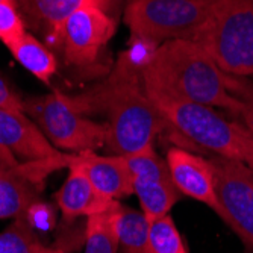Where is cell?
Returning a JSON list of instances; mask_svg holds the SVG:
<instances>
[{"mask_svg":"<svg viewBox=\"0 0 253 253\" xmlns=\"http://www.w3.org/2000/svg\"><path fill=\"white\" fill-rule=\"evenodd\" d=\"M0 108L23 111V99L17 93V89L6 82L5 78L0 76Z\"/></svg>","mask_w":253,"mask_h":253,"instance_id":"obj_24","label":"cell"},{"mask_svg":"<svg viewBox=\"0 0 253 253\" xmlns=\"http://www.w3.org/2000/svg\"><path fill=\"white\" fill-rule=\"evenodd\" d=\"M62 218L72 223L79 217H89L108 210L116 202L99 193L88 177L78 169H68V176L56 193Z\"/></svg>","mask_w":253,"mask_h":253,"instance_id":"obj_14","label":"cell"},{"mask_svg":"<svg viewBox=\"0 0 253 253\" xmlns=\"http://www.w3.org/2000/svg\"><path fill=\"white\" fill-rule=\"evenodd\" d=\"M144 89L176 99L226 109L235 117L240 100L229 91L224 72L200 45L190 40H167L141 75Z\"/></svg>","mask_w":253,"mask_h":253,"instance_id":"obj_1","label":"cell"},{"mask_svg":"<svg viewBox=\"0 0 253 253\" xmlns=\"http://www.w3.org/2000/svg\"><path fill=\"white\" fill-rule=\"evenodd\" d=\"M120 202L116 200L108 210L86 217L85 253H117L119 234L117 215Z\"/></svg>","mask_w":253,"mask_h":253,"instance_id":"obj_16","label":"cell"},{"mask_svg":"<svg viewBox=\"0 0 253 253\" xmlns=\"http://www.w3.org/2000/svg\"><path fill=\"white\" fill-rule=\"evenodd\" d=\"M149 253H187V247L170 214L150 220Z\"/></svg>","mask_w":253,"mask_h":253,"instance_id":"obj_21","label":"cell"},{"mask_svg":"<svg viewBox=\"0 0 253 253\" xmlns=\"http://www.w3.org/2000/svg\"><path fill=\"white\" fill-rule=\"evenodd\" d=\"M150 220L143 211L120 203L117 215V234L120 253H149Z\"/></svg>","mask_w":253,"mask_h":253,"instance_id":"obj_18","label":"cell"},{"mask_svg":"<svg viewBox=\"0 0 253 253\" xmlns=\"http://www.w3.org/2000/svg\"><path fill=\"white\" fill-rule=\"evenodd\" d=\"M42 182L37 180L26 164L11 152L0 149V218H17L26 215L28 210L38 202Z\"/></svg>","mask_w":253,"mask_h":253,"instance_id":"obj_10","label":"cell"},{"mask_svg":"<svg viewBox=\"0 0 253 253\" xmlns=\"http://www.w3.org/2000/svg\"><path fill=\"white\" fill-rule=\"evenodd\" d=\"M132 179L143 180H171L167 161L161 158L153 147H149L140 153L123 156Z\"/></svg>","mask_w":253,"mask_h":253,"instance_id":"obj_20","label":"cell"},{"mask_svg":"<svg viewBox=\"0 0 253 253\" xmlns=\"http://www.w3.org/2000/svg\"><path fill=\"white\" fill-rule=\"evenodd\" d=\"M132 187L149 220L167 215L180 197V191L171 180L132 179Z\"/></svg>","mask_w":253,"mask_h":253,"instance_id":"obj_17","label":"cell"},{"mask_svg":"<svg viewBox=\"0 0 253 253\" xmlns=\"http://www.w3.org/2000/svg\"><path fill=\"white\" fill-rule=\"evenodd\" d=\"M67 99L82 116L106 111L105 146L111 155L129 156L153 147L155 136L170 126L146 94L141 81H116L108 76L96 88Z\"/></svg>","mask_w":253,"mask_h":253,"instance_id":"obj_2","label":"cell"},{"mask_svg":"<svg viewBox=\"0 0 253 253\" xmlns=\"http://www.w3.org/2000/svg\"><path fill=\"white\" fill-rule=\"evenodd\" d=\"M11 55L31 72L37 79L49 84L52 76L58 70V62L55 53L41 42L35 35L26 32L21 38L6 45Z\"/></svg>","mask_w":253,"mask_h":253,"instance_id":"obj_15","label":"cell"},{"mask_svg":"<svg viewBox=\"0 0 253 253\" xmlns=\"http://www.w3.org/2000/svg\"><path fill=\"white\" fill-rule=\"evenodd\" d=\"M26 25L15 0H0V41L5 45L25 35Z\"/></svg>","mask_w":253,"mask_h":253,"instance_id":"obj_23","label":"cell"},{"mask_svg":"<svg viewBox=\"0 0 253 253\" xmlns=\"http://www.w3.org/2000/svg\"><path fill=\"white\" fill-rule=\"evenodd\" d=\"M166 161L176 188L185 194L217 210V197L214 190V173L208 159H205L180 146L167 150Z\"/></svg>","mask_w":253,"mask_h":253,"instance_id":"obj_12","label":"cell"},{"mask_svg":"<svg viewBox=\"0 0 253 253\" xmlns=\"http://www.w3.org/2000/svg\"><path fill=\"white\" fill-rule=\"evenodd\" d=\"M116 26L109 12L96 5H85L64 20L50 45L59 50L67 65L88 68L99 59L116 34Z\"/></svg>","mask_w":253,"mask_h":253,"instance_id":"obj_8","label":"cell"},{"mask_svg":"<svg viewBox=\"0 0 253 253\" xmlns=\"http://www.w3.org/2000/svg\"><path fill=\"white\" fill-rule=\"evenodd\" d=\"M47 250L38 238L26 215L17 217L0 234V253H44Z\"/></svg>","mask_w":253,"mask_h":253,"instance_id":"obj_19","label":"cell"},{"mask_svg":"<svg viewBox=\"0 0 253 253\" xmlns=\"http://www.w3.org/2000/svg\"><path fill=\"white\" fill-rule=\"evenodd\" d=\"M26 28L40 34L49 44L64 20L85 5H96L106 12L116 11L122 0H15Z\"/></svg>","mask_w":253,"mask_h":253,"instance_id":"obj_13","label":"cell"},{"mask_svg":"<svg viewBox=\"0 0 253 253\" xmlns=\"http://www.w3.org/2000/svg\"><path fill=\"white\" fill-rule=\"evenodd\" d=\"M208 161L214 173L215 212L253 253V169L217 155Z\"/></svg>","mask_w":253,"mask_h":253,"instance_id":"obj_7","label":"cell"},{"mask_svg":"<svg viewBox=\"0 0 253 253\" xmlns=\"http://www.w3.org/2000/svg\"><path fill=\"white\" fill-rule=\"evenodd\" d=\"M44 253H64V252H62V249H50V247H47V250H45Z\"/></svg>","mask_w":253,"mask_h":253,"instance_id":"obj_25","label":"cell"},{"mask_svg":"<svg viewBox=\"0 0 253 253\" xmlns=\"http://www.w3.org/2000/svg\"><path fill=\"white\" fill-rule=\"evenodd\" d=\"M224 79L229 91L240 100V109L235 119L241 120V125L253 133V81L246 76H234L226 72Z\"/></svg>","mask_w":253,"mask_h":253,"instance_id":"obj_22","label":"cell"},{"mask_svg":"<svg viewBox=\"0 0 253 253\" xmlns=\"http://www.w3.org/2000/svg\"><path fill=\"white\" fill-rule=\"evenodd\" d=\"M64 167L81 170L99 193L112 200L133 193L132 177L123 156H100L94 152L64 153Z\"/></svg>","mask_w":253,"mask_h":253,"instance_id":"obj_9","label":"cell"},{"mask_svg":"<svg viewBox=\"0 0 253 253\" xmlns=\"http://www.w3.org/2000/svg\"><path fill=\"white\" fill-rule=\"evenodd\" d=\"M0 149L11 152L21 163L59 153L25 112L3 108H0Z\"/></svg>","mask_w":253,"mask_h":253,"instance_id":"obj_11","label":"cell"},{"mask_svg":"<svg viewBox=\"0 0 253 253\" xmlns=\"http://www.w3.org/2000/svg\"><path fill=\"white\" fill-rule=\"evenodd\" d=\"M218 0H127L125 23L132 37L161 44L193 40Z\"/></svg>","mask_w":253,"mask_h":253,"instance_id":"obj_5","label":"cell"},{"mask_svg":"<svg viewBox=\"0 0 253 253\" xmlns=\"http://www.w3.org/2000/svg\"><path fill=\"white\" fill-rule=\"evenodd\" d=\"M23 112L34 120L55 149L82 153L94 152L106 143L108 126L82 116L58 91L23 99Z\"/></svg>","mask_w":253,"mask_h":253,"instance_id":"obj_6","label":"cell"},{"mask_svg":"<svg viewBox=\"0 0 253 253\" xmlns=\"http://www.w3.org/2000/svg\"><path fill=\"white\" fill-rule=\"evenodd\" d=\"M191 41L223 72L253 76V0H218Z\"/></svg>","mask_w":253,"mask_h":253,"instance_id":"obj_4","label":"cell"},{"mask_svg":"<svg viewBox=\"0 0 253 253\" xmlns=\"http://www.w3.org/2000/svg\"><path fill=\"white\" fill-rule=\"evenodd\" d=\"M164 120L187 144L217 156L241 161L253 169V133L240 122L226 119L212 106L176 99L155 89H144Z\"/></svg>","mask_w":253,"mask_h":253,"instance_id":"obj_3","label":"cell"}]
</instances>
